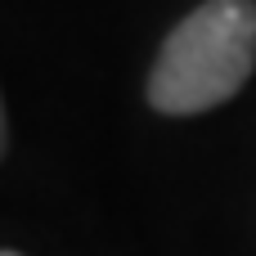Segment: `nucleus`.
I'll return each mask as SVG.
<instances>
[{"label":"nucleus","instance_id":"f257e3e1","mask_svg":"<svg viewBox=\"0 0 256 256\" xmlns=\"http://www.w3.org/2000/svg\"><path fill=\"white\" fill-rule=\"evenodd\" d=\"M256 68V0H207L162 45L148 104L166 117H194L234 99Z\"/></svg>","mask_w":256,"mask_h":256},{"label":"nucleus","instance_id":"f03ea898","mask_svg":"<svg viewBox=\"0 0 256 256\" xmlns=\"http://www.w3.org/2000/svg\"><path fill=\"white\" fill-rule=\"evenodd\" d=\"M4 256H18V252H4Z\"/></svg>","mask_w":256,"mask_h":256}]
</instances>
